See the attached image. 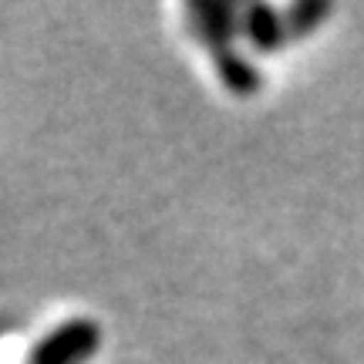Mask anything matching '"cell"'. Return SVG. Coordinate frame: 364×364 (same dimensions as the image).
<instances>
[{
  "label": "cell",
  "mask_w": 364,
  "mask_h": 364,
  "mask_svg": "<svg viewBox=\"0 0 364 364\" xmlns=\"http://www.w3.org/2000/svg\"><path fill=\"white\" fill-rule=\"evenodd\" d=\"M98 338L91 327L85 324H75L61 331V334H54L48 344H44V351L34 358V364H75L81 354H88L91 341Z\"/></svg>",
  "instance_id": "2"
},
{
  "label": "cell",
  "mask_w": 364,
  "mask_h": 364,
  "mask_svg": "<svg viewBox=\"0 0 364 364\" xmlns=\"http://www.w3.org/2000/svg\"><path fill=\"white\" fill-rule=\"evenodd\" d=\"M331 7L327 4H297V7H290L287 11V24H290V38H300V34H307L317 27V21H324Z\"/></svg>",
  "instance_id": "3"
},
{
  "label": "cell",
  "mask_w": 364,
  "mask_h": 364,
  "mask_svg": "<svg viewBox=\"0 0 364 364\" xmlns=\"http://www.w3.org/2000/svg\"><path fill=\"white\" fill-rule=\"evenodd\" d=\"M243 27H247L250 41L260 48V51H277L280 44L290 41V24H287V14L277 7H247L243 11Z\"/></svg>",
  "instance_id": "1"
}]
</instances>
